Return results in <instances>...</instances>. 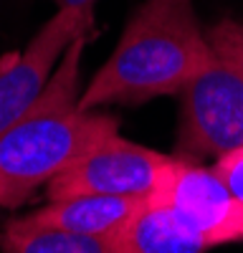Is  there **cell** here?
<instances>
[{
    "label": "cell",
    "mask_w": 243,
    "mask_h": 253,
    "mask_svg": "<svg viewBox=\"0 0 243 253\" xmlns=\"http://www.w3.org/2000/svg\"><path fill=\"white\" fill-rule=\"evenodd\" d=\"M177 155H165L119 137H104L99 144L56 175L46 185V198L71 195H112V198H152L170 175Z\"/></svg>",
    "instance_id": "277c9868"
},
{
    "label": "cell",
    "mask_w": 243,
    "mask_h": 253,
    "mask_svg": "<svg viewBox=\"0 0 243 253\" xmlns=\"http://www.w3.org/2000/svg\"><path fill=\"white\" fill-rule=\"evenodd\" d=\"M213 170L228 187V193L243 205V142L231 147L228 152L218 155Z\"/></svg>",
    "instance_id": "30bf717a"
},
{
    "label": "cell",
    "mask_w": 243,
    "mask_h": 253,
    "mask_svg": "<svg viewBox=\"0 0 243 253\" xmlns=\"http://www.w3.org/2000/svg\"><path fill=\"white\" fill-rule=\"evenodd\" d=\"M142 205V198H112V195H71L48 200L43 208L15 218L20 225L56 228L66 233L114 238Z\"/></svg>",
    "instance_id": "52a82bcc"
},
{
    "label": "cell",
    "mask_w": 243,
    "mask_h": 253,
    "mask_svg": "<svg viewBox=\"0 0 243 253\" xmlns=\"http://www.w3.org/2000/svg\"><path fill=\"white\" fill-rule=\"evenodd\" d=\"M210 61L182 91L177 157H218L243 142V23L223 18L205 31Z\"/></svg>",
    "instance_id": "3957f363"
},
{
    "label": "cell",
    "mask_w": 243,
    "mask_h": 253,
    "mask_svg": "<svg viewBox=\"0 0 243 253\" xmlns=\"http://www.w3.org/2000/svg\"><path fill=\"white\" fill-rule=\"evenodd\" d=\"M94 10H56L31 43L3 58L0 63V134L23 114L56 69L61 56L66 53L71 41L91 31Z\"/></svg>",
    "instance_id": "8992f818"
},
{
    "label": "cell",
    "mask_w": 243,
    "mask_h": 253,
    "mask_svg": "<svg viewBox=\"0 0 243 253\" xmlns=\"http://www.w3.org/2000/svg\"><path fill=\"white\" fill-rule=\"evenodd\" d=\"M152 198L165 203L205 248L243 241V205L228 193L213 167L177 157Z\"/></svg>",
    "instance_id": "5b68a950"
},
{
    "label": "cell",
    "mask_w": 243,
    "mask_h": 253,
    "mask_svg": "<svg viewBox=\"0 0 243 253\" xmlns=\"http://www.w3.org/2000/svg\"><path fill=\"white\" fill-rule=\"evenodd\" d=\"M58 10H94L96 0H51Z\"/></svg>",
    "instance_id": "8fae6325"
},
{
    "label": "cell",
    "mask_w": 243,
    "mask_h": 253,
    "mask_svg": "<svg viewBox=\"0 0 243 253\" xmlns=\"http://www.w3.org/2000/svg\"><path fill=\"white\" fill-rule=\"evenodd\" d=\"M3 253H119L114 238L66 233L56 228L20 225L15 218L5 223L0 233Z\"/></svg>",
    "instance_id": "9c48e42d"
},
{
    "label": "cell",
    "mask_w": 243,
    "mask_h": 253,
    "mask_svg": "<svg viewBox=\"0 0 243 253\" xmlns=\"http://www.w3.org/2000/svg\"><path fill=\"white\" fill-rule=\"evenodd\" d=\"M119 253H202L205 243L182 225L165 203L142 200L129 223L114 236Z\"/></svg>",
    "instance_id": "ba28073f"
},
{
    "label": "cell",
    "mask_w": 243,
    "mask_h": 253,
    "mask_svg": "<svg viewBox=\"0 0 243 253\" xmlns=\"http://www.w3.org/2000/svg\"><path fill=\"white\" fill-rule=\"evenodd\" d=\"M210 61L193 0H145L117 48L79 96L81 109L145 104L182 94Z\"/></svg>",
    "instance_id": "7a4b0ae2"
},
{
    "label": "cell",
    "mask_w": 243,
    "mask_h": 253,
    "mask_svg": "<svg viewBox=\"0 0 243 253\" xmlns=\"http://www.w3.org/2000/svg\"><path fill=\"white\" fill-rule=\"evenodd\" d=\"M86 36L71 41L46 89L0 134V208L28 203L94 144L119 132L114 117L79 107Z\"/></svg>",
    "instance_id": "6da1fadb"
}]
</instances>
